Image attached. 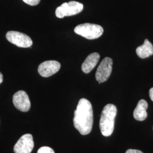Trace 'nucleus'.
I'll use <instances>...</instances> for the list:
<instances>
[{
  "label": "nucleus",
  "instance_id": "obj_1",
  "mask_svg": "<svg viewBox=\"0 0 153 153\" xmlns=\"http://www.w3.org/2000/svg\"><path fill=\"white\" fill-rule=\"evenodd\" d=\"M74 127L82 135L89 134L93 128V111L91 103L85 98L81 99L74 111Z\"/></svg>",
  "mask_w": 153,
  "mask_h": 153
},
{
  "label": "nucleus",
  "instance_id": "obj_2",
  "mask_svg": "<svg viewBox=\"0 0 153 153\" xmlns=\"http://www.w3.org/2000/svg\"><path fill=\"white\" fill-rule=\"evenodd\" d=\"M117 108L112 104H107L102 110L99 121V127L103 136H110L114 130Z\"/></svg>",
  "mask_w": 153,
  "mask_h": 153
},
{
  "label": "nucleus",
  "instance_id": "obj_3",
  "mask_svg": "<svg viewBox=\"0 0 153 153\" xmlns=\"http://www.w3.org/2000/svg\"><path fill=\"white\" fill-rule=\"evenodd\" d=\"M74 31L76 34L90 40L98 38L104 31L103 28L100 25L88 23L78 25Z\"/></svg>",
  "mask_w": 153,
  "mask_h": 153
},
{
  "label": "nucleus",
  "instance_id": "obj_4",
  "mask_svg": "<svg viewBox=\"0 0 153 153\" xmlns=\"http://www.w3.org/2000/svg\"><path fill=\"white\" fill-rule=\"evenodd\" d=\"M83 9V4L76 1L65 2L59 6L55 11L56 16L59 18H63L65 16H74L81 13Z\"/></svg>",
  "mask_w": 153,
  "mask_h": 153
},
{
  "label": "nucleus",
  "instance_id": "obj_5",
  "mask_svg": "<svg viewBox=\"0 0 153 153\" xmlns=\"http://www.w3.org/2000/svg\"><path fill=\"white\" fill-rule=\"evenodd\" d=\"M7 40L18 47L28 48L33 45V41L30 36L23 33L10 31L6 35Z\"/></svg>",
  "mask_w": 153,
  "mask_h": 153
},
{
  "label": "nucleus",
  "instance_id": "obj_6",
  "mask_svg": "<svg viewBox=\"0 0 153 153\" xmlns=\"http://www.w3.org/2000/svg\"><path fill=\"white\" fill-rule=\"evenodd\" d=\"M113 61L110 57H105L101 61L96 71L95 78L99 83L107 81L112 71Z\"/></svg>",
  "mask_w": 153,
  "mask_h": 153
},
{
  "label": "nucleus",
  "instance_id": "obj_7",
  "mask_svg": "<svg viewBox=\"0 0 153 153\" xmlns=\"http://www.w3.org/2000/svg\"><path fill=\"white\" fill-rule=\"evenodd\" d=\"M34 146L33 136L30 134L23 135L14 147L15 153H31Z\"/></svg>",
  "mask_w": 153,
  "mask_h": 153
},
{
  "label": "nucleus",
  "instance_id": "obj_8",
  "mask_svg": "<svg viewBox=\"0 0 153 153\" xmlns=\"http://www.w3.org/2000/svg\"><path fill=\"white\" fill-rule=\"evenodd\" d=\"M13 102L16 109L22 112H27L31 107V102L27 94L21 90L14 94L13 97Z\"/></svg>",
  "mask_w": 153,
  "mask_h": 153
},
{
  "label": "nucleus",
  "instance_id": "obj_9",
  "mask_svg": "<svg viewBox=\"0 0 153 153\" xmlns=\"http://www.w3.org/2000/svg\"><path fill=\"white\" fill-rule=\"evenodd\" d=\"M60 68V62L57 61H46L39 65L38 72L41 76L49 77L59 71Z\"/></svg>",
  "mask_w": 153,
  "mask_h": 153
},
{
  "label": "nucleus",
  "instance_id": "obj_10",
  "mask_svg": "<svg viewBox=\"0 0 153 153\" xmlns=\"http://www.w3.org/2000/svg\"><path fill=\"white\" fill-rule=\"evenodd\" d=\"M100 59V55L94 52L88 55L82 64V71L85 73H89L97 65Z\"/></svg>",
  "mask_w": 153,
  "mask_h": 153
},
{
  "label": "nucleus",
  "instance_id": "obj_11",
  "mask_svg": "<svg viewBox=\"0 0 153 153\" xmlns=\"http://www.w3.org/2000/svg\"><path fill=\"white\" fill-rule=\"evenodd\" d=\"M148 107L147 102L143 99L140 100L134 111V118L137 121H142L145 120L148 116V114L146 112Z\"/></svg>",
  "mask_w": 153,
  "mask_h": 153
},
{
  "label": "nucleus",
  "instance_id": "obj_12",
  "mask_svg": "<svg viewBox=\"0 0 153 153\" xmlns=\"http://www.w3.org/2000/svg\"><path fill=\"white\" fill-rule=\"evenodd\" d=\"M136 53L141 59H145L153 55V45L146 39L142 45L138 47L136 49Z\"/></svg>",
  "mask_w": 153,
  "mask_h": 153
},
{
  "label": "nucleus",
  "instance_id": "obj_13",
  "mask_svg": "<svg viewBox=\"0 0 153 153\" xmlns=\"http://www.w3.org/2000/svg\"><path fill=\"white\" fill-rule=\"evenodd\" d=\"M37 153H55V152L52 148L48 146H43L39 149Z\"/></svg>",
  "mask_w": 153,
  "mask_h": 153
},
{
  "label": "nucleus",
  "instance_id": "obj_14",
  "mask_svg": "<svg viewBox=\"0 0 153 153\" xmlns=\"http://www.w3.org/2000/svg\"><path fill=\"white\" fill-rule=\"evenodd\" d=\"M26 4L30 6H36L38 5L40 0H23Z\"/></svg>",
  "mask_w": 153,
  "mask_h": 153
},
{
  "label": "nucleus",
  "instance_id": "obj_15",
  "mask_svg": "<svg viewBox=\"0 0 153 153\" xmlns=\"http://www.w3.org/2000/svg\"><path fill=\"white\" fill-rule=\"evenodd\" d=\"M126 153H143L141 151L139 150H136V149H129L128 150Z\"/></svg>",
  "mask_w": 153,
  "mask_h": 153
},
{
  "label": "nucleus",
  "instance_id": "obj_16",
  "mask_svg": "<svg viewBox=\"0 0 153 153\" xmlns=\"http://www.w3.org/2000/svg\"><path fill=\"white\" fill-rule=\"evenodd\" d=\"M149 95H150V98L151 99V100L153 102V88L150 89Z\"/></svg>",
  "mask_w": 153,
  "mask_h": 153
},
{
  "label": "nucleus",
  "instance_id": "obj_17",
  "mask_svg": "<svg viewBox=\"0 0 153 153\" xmlns=\"http://www.w3.org/2000/svg\"><path fill=\"white\" fill-rule=\"evenodd\" d=\"M3 82V75L0 72V84Z\"/></svg>",
  "mask_w": 153,
  "mask_h": 153
}]
</instances>
